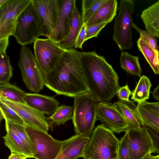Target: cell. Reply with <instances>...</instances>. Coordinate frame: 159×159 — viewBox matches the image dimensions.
I'll list each match as a JSON object with an SVG mask.
<instances>
[{"instance_id":"cell-1","label":"cell","mask_w":159,"mask_h":159,"mask_svg":"<svg viewBox=\"0 0 159 159\" xmlns=\"http://www.w3.org/2000/svg\"><path fill=\"white\" fill-rule=\"evenodd\" d=\"M80 60L89 92L99 102H109L120 87L117 74L95 51L80 52Z\"/></svg>"},{"instance_id":"cell-2","label":"cell","mask_w":159,"mask_h":159,"mask_svg":"<svg viewBox=\"0 0 159 159\" xmlns=\"http://www.w3.org/2000/svg\"><path fill=\"white\" fill-rule=\"evenodd\" d=\"M80 52L66 50L54 70L44 77L45 85L59 95L74 98L89 92L80 60Z\"/></svg>"},{"instance_id":"cell-3","label":"cell","mask_w":159,"mask_h":159,"mask_svg":"<svg viewBox=\"0 0 159 159\" xmlns=\"http://www.w3.org/2000/svg\"><path fill=\"white\" fill-rule=\"evenodd\" d=\"M74 98L72 120L76 134L90 137L96 120L99 102L89 92Z\"/></svg>"},{"instance_id":"cell-4","label":"cell","mask_w":159,"mask_h":159,"mask_svg":"<svg viewBox=\"0 0 159 159\" xmlns=\"http://www.w3.org/2000/svg\"><path fill=\"white\" fill-rule=\"evenodd\" d=\"M120 140L113 133L102 124L98 125L86 146L84 159H118Z\"/></svg>"},{"instance_id":"cell-5","label":"cell","mask_w":159,"mask_h":159,"mask_svg":"<svg viewBox=\"0 0 159 159\" xmlns=\"http://www.w3.org/2000/svg\"><path fill=\"white\" fill-rule=\"evenodd\" d=\"M134 6L133 0H121L119 14L115 18L112 39L122 51L130 50L133 47L132 29L134 22L132 16Z\"/></svg>"},{"instance_id":"cell-6","label":"cell","mask_w":159,"mask_h":159,"mask_svg":"<svg viewBox=\"0 0 159 159\" xmlns=\"http://www.w3.org/2000/svg\"><path fill=\"white\" fill-rule=\"evenodd\" d=\"M41 35L40 22L32 0L19 16L13 36L22 46L34 43Z\"/></svg>"},{"instance_id":"cell-7","label":"cell","mask_w":159,"mask_h":159,"mask_svg":"<svg viewBox=\"0 0 159 159\" xmlns=\"http://www.w3.org/2000/svg\"><path fill=\"white\" fill-rule=\"evenodd\" d=\"M34 56L43 77L55 69L66 50L50 39L38 38L34 43Z\"/></svg>"},{"instance_id":"cell-8","label":"cell","mask_w":159,"mask_h":159,"mask_svg":"<svg viewBox=\"0 0 159 159\" xmlns=\"http://www.w3.org/2000/svg\"><path fill=\"white\" fill-rule=\"evenodd\" d=\"M18 66L22 80L29 90L38 92L43 89L45 83L42 73L34 55L26 46L20 48Z\"/></svg>"},{"instance_id":"cell-9","label":"cell","mask_w":159,"mask_h":159,"mask_svg":"<svg viewBox=\"0 0 159 159\" xmlns=\"http://www.w3.org/2000/svg\"><path fill=\"white\" fill-rule=\"evenodd\" d=\"M32 144L33 157L36 159H56L62 148L61 141L53 138L48 133L26 126Z\"/></svg>"},{"instance_id":"cell-10","label":"cell","mask_w":159,"mask_h":159,"mask_svg":"<svg viewBox=\"0 0 159 159\" xmlns=\"http://www.w3.org/2000/svg\"><path fill=\"white\" fill-rule=\"evenodd\" d=\"M40 22L42 35L52 39L61 4V0H33Z\"/></svg>"},{"instance_id":"cell-11","label":"cell","mask_w":159,"mask_h":159,"mask_svg":"<svg viewBox=\"0 0 159 159\" xmlns=\"http://www.w3.org/2000/svg\"><path fill=\"white\" fill-rule=\"evenodd\" d=\"M32 0H8L0 7V39L13 35L20 14Z\"/></svg>"},{"instance_id":"cell-12","label":"cell","mask_w":159,"mask_h":159,"mask_svg":"<svg viewBox=\"0 0 159 159\" xmlns=\"http://www.w3.org/2000/svg\"><path fill=\"white\" fill-rule=\"evenodd\" d=\"M96 120L100 121L102 125L113 133L120 134L129 129L128 124L116 102H99Z\"/></svg>"},{"instance_id":"cell-13","label":"cell","mask_w":159,"mask_h":159,"mask_svg":"<svg viewBox=\"0 0 159 159\" xmlns=\"http://www.w3.org/2000/svg\"><path fill=\"white\" fill-rule=\"evenodd\" d=\"M0 101L15 111L26 126L48 133L49 126L44 114L25 103L13 102L1 97Z\"/></svg>"},{"instance_id":"cell-14","label":"cell","mask_w":159,"mask_h":159,"mask_svg":"<svg viewBox=\"0 0 159 159\" xmlns=\"http://www.w3.org/2000/svg\"><path fill=\"white\" fill-rule=\"evenodd\" d=\"M127 131L131 159H141L149 153H151L152 142L143 127Z\"/></svg>"},{"instance_id":"cell-15","label":"cell","mask_w":159,"mask_h":159,"mask_svg":"<svg viewBox=\"0 0 159 159\" xmlns=\"http://www.w3.org/2000/svg\"><path fill=\"white\" fill-rule=\"evenodd\" d=\"M75 0H61L55 31L52 39L59 43L67 36L69 30Z\"/></svg>"},{"instance_id":"cell-16","label":"cell","mask_w":159,"mask_h":159,"mask_svg":"<svg viewBox=\"0 0 159 159\" xmlns=\"http://www.w3.org/2000/svg\"><path fill=\"white\" fill-rule=\"evenodd\" d=\"M90 138L76 134L61 141V149L56 159H77L82 157Z\"/></svg>"},{"instance_id":"cell-17","label":"cell","mask_w":159,"mask_h":159,"mask_svg":"<svg viewBox=\"0 0 159 159\" xmlns=\"http://www.w3.org/2000/svg\"><path fill=\"white\" fill-rule=\"evenodd\" d=\"M25 103L44 114L51 116L60 106L54 97L37 93H26Z\"/></svg>"},{"instance_id":"cell-18","label":"cell","mask_w":159,"mask_h":159,"mask_svg":"<svg viewBox=\"0 0 159 159\" xmlns=\"http://www.w3.org/2000/svg\"><path fill=\"white\" fill-rule=\"evenodd\" d=\"M117 10V1L107 0L87 22L86 26L110 23L116 15Z\"/></svg>"},{"instance_id":"cell-19","label":"cell","mask_w":159,"mask_h":159,"mask_svg":"<svg viewBox=\"0 0 159 159\" xmlns=\"http://www.w3.org/2000/svg\"><path fill=\"white\" fill-rule=\"evenodd\" d=\"M83 24L81 16L75 5L73 10L68 34L64 39L58 43L65 50L74 48Z\"/></svg>"},{"instance_id":"cell-20","label":"cell","mask_w":159,"mask_h":159,"mask_svg":"<svg viewBox=\"0 0 159 159\" xmlns=\"http://www.w3.org/2000/svg\"><path fill=\"white\" fill-rule=\"evenodd\" d=\"M141 18L146 30L159 38V0L143 10Z\"/></svg>"},{"instance_id":"cell-21","label":"cell","mask_w":159,"mask_h":159,"mask_svg":"<svg viewBox=\"0 0 159 159\" xmlns=\"http://www.w3.org/2000/svg\"><path fill=\"white\" fill-rule=\"evenodd\" d=\"M116 102L128 124L129 130L142 127L137 112V106L133 101L119 100Z\"/></svg>"},{"instance_id":"cell-22","label":"cell","mask_w":159,"mask_h":159,"mask_svg":"<svg viewBox=\"0 0 159 159\" xmlns=\"http://www.w3.org/2000/svg\"><path fill=\"white\" fill-rule=\"evenodd\" d=\"M6 134L2 137L6 146L11 153H15L24 156L27 158L33 157V154L9 127L5 125Z\"/></svg>"},{"instance_id":"cell-23","label":"cell","mask_w":159,"mask_h":159,"mask_svg":"<svg viewBox=\"0 0 159 159\" xmlns=\"http://www.w3.org/2000/svg\"><path fill=\"white\" fill-rule=\"evenodd\" d=\"M139 58V56H134L126 52L122 51L120 58V66L128 73L140 77L143 71Z\"/></svg>"},{"instance_id":"cell-24","label":"cell","mask_w":159,"mask_h":159,"mask_svg":"<svg viewBox=\"0 0 159 159\" xmlns=\"http://www.w3.org/2000/svg\"><path fill=\"white\" fill-rule=\"evenodd\" d=\"M152 86L149 79L143 75L140 78L133 91L131 99L141 104L146 101L150 96V89Z\"/></svg>"},{"instance_id":"cell-25","label":"cell","mask_w":159,"mask_h":159,"mask_svg":"<svg viewBox=\"0 0 159 159\" xmlns=\"http://www.w3.org/2000/svg\"><path fill=\"white\" fill-rule=\"evenodd\" d=\"M139 51L141 52L155 74H159V56L140 38L136 41Z\"/></svg>"},{"instance_id":"cell-26","label":"cell","mask_w":159,"mask_h":159,"mask_svg":"<svg viewBox=\"0 0 159 159\" xmlns=\"http://www.w3.org/2000/svg\"><path fill=\"white\" fill-rule=\"evenodd\" d=\"M25 94L20 88L9 83L0 84V97L9 101L25 103L24 98Z\"/></svg>"},{"instance_id":"cell-27","label":"cell","mask_w":159,"mask_h":159,"mask_svg":"<svg viewBox=\"0 0 159 159\" xmlns=\"http://www.w3.org/2000/svg\"><path fill=\"white\" fill-rule=\"evenodd\" d=\"M73 111V106L63 104L60 106L51 116L46 117V119L49 125H64L67 121L72 119Z\"/></svg>"},{"instance_id":"cell-28","label":"cell","mask_w":159,"mask_h":159,"mask_svg":"<svg viewBox=\"0 0 159 159\" xmlns=\"http://www.w3.org/2000/svg\"><path fill=\"white\" fill-rule=\"evenodd\" d=\"M12 75L9 57L6 53L0 54V84L9 83Z\"/></svg>"},{"instance_id":"cell-29","label":"cell","mask_w":159,"mask_h":159,"mask_svg":"<svg viewBox=\"0 0 159 159\" xmlns=\"http://www.w3.org/2000/svg\"><path fill=\"white\" fill-rule=\"evenodd\" d=\"M137 112L139 119L159 131V117L152 111L143 108L139 104Z\"/></svg>"},{"instance_id":"cell-30","label":"cell","mask_w":159,"mask_h":159,"mask_svg":"<svg viewBox=\"0 0 159 159\" xmlns=\"http://www.w3.org/2000/svg\"><path fill=\"white\" fill-rule=\"evenodd\" d=\"M5 125L11 129L33 152L31 143L26 132V126L10 120H5Z\"/></svg>"},{"instance_id":"cell-31","label":"cell","mask_w":159,"mask_h":159,"mask_svg":"<svg viewBox=\"0 0 159 159\" xmlns=\"http://www.w3.org/2000/svg\"><path fill=\"white\" fill-rule=\"evenodd\" d=\"M0 121L4 119L25 125L20 117L13 110L0 101Z\"/></svg>"},{"instance_id":"cell-32","label":"cell","mask_w":159,"mask_h":159,"mask_svg":"<svg viewBox=\"0 0 159 159\" xmlns=\"http://www.w3.org/2000/svg\"><path fill=\"white\" fill-rule=\"evenodd\" d=\"M140 120L142 127L151 140L152 144L151 153L159 155V131L142 121Z\"/></svg>"},{"instance_id":"cell-33","label":"cell","mask_w":159,"mask_h":159,"mask_svg":"<svg viewBox=\"0 0 159 159\" xmlns=\"http://www.w3.org/2000/svg\"><path fill=\"white\" fill-rule=\"evenodd\" d=\"M133 27L139 34V38L159 56V47L157 45V40L156 37L147 30H143L139 28L134 23Z\"/></svg>"},{"instance_id":"cell-34","label":"cell","mask_w":159,"mask_h":159,"mask_svg":"<svg viewBox=\"0 0 159 159\" xmlns=\"http://www.w3.org/2000/svg\"><path fill=\"white\" fill-rule=\"evenodd\" d=\"M118 159H131L128 145L127 131L120 140L118 151Z\"/></svg>"},{"instance_id":"cell-35","label":"cell","mask_w":159,"mask_h":159,"mask_svg":"<svg viewBox=\"0 0 159 159\" xmlns=\"http://www.w3.org/2000/svg\"><path fill=\"white\" fill-rule=\"evenodd\" d=\"M107 0H96L90 8L84 12L82 13L81 18L83 24H85L100 7Z\"/></svg>"},{"instance_id":"cell-36","label":"cell","mask_w":159,"mask_h":159,"mask_svg":"<svg viewBox=\"0 0 159 159\" xmlns=\"http://www.w3.org/2000/svg\"><path fill=\"white\" fill-rule=\"evenodd\" d=\"M108 23H104L99 24L92 25L86 27V35L85 41L94 37H97L100 32Z\"/></svg>"},{"instance_id":"cell-37","label":"cell","mask_w":159,"mask_h":159,"mask_svg":"<svg viewBox=\"0 0 159 159\" xmlns=\"http://www.w3.org/2000/svg\"><path fill=\"white\" fill-rule=\"evenodd\" d=\"M132 92L130 90L127 84L120 87L117 91L116 95L120 100L129 101V97L132 94Z\"/></svg>"},{"instance_id":"cell-38","label":"cell","mask_w":159,"mask_h":159,"mask_svg":"<svg viewBox=\"0 0 159 159\" xmlns=\"http://www.w3.org/2000/svg\"><path fill=\"white\" fill-rule=\"evenodd\" d=\"M139 104L141 107L152 111L159 117V102H151L146 101Z\"/></svg>"},{"instance_id":"cell-39","label":"cell","mask_w":159,"mask_h":159,"mask_svg":"<svg viewBox=\"0 0 159 159\" xmlns=\"http://www.w3.org/2000/svg\"><path fill=\"white\" fill-rule=\"evenodd\" d=\"M86 27L85 24H83L82 27L77 37L75 48L82 49L83 44L85 41L86 35Z\"/></svg>"},{"instance_id":"cell-40","label":"cell","mask_w":159,"mask_h":159,"mask_svg":"<svg viewBox=\"0 0 159 159\" xmlns=\"http://www.w3.org/2000/svg\"><path fill=\"white\" fill-rule=\"evenodd\" d=\"M9 37L7 36L0 39V54L6 53V50L9 44Z\"/></svg>"},{"instance_id":"cell-41","label":"cell","mask_w":159,"mask_h":159,"mask_svg":"<svg viewBox=\"0 0 159 159\" xmlns=\"http://www.w3.org/2000/svg\"><path fill=\"white\" fill-rule=\"evenodd\" d=\"M96 0H82V13L86 11L90 8Z\"/></svg>"},{"instance_id":"cell-42","label":"cell","mask_w":159,"mask_h":159,"mask_svg":"<svg viewBox=\"0 0 159 159\" xmlns=\"http://www.w3.org/2000/svg\"><path fill=\"white\" fill-rule=\"evenodd\" d=\"M25 156L18 153L11 152L8 159H26Z\"/></svg>"},{"instance_id":"cell-43","label":"cell","mask_w":159,"mask_h":159,"mask_svg":"<svg viewBox=\"0 0 159 159\" xmlns=\"http://www.w3.org/2000/svg\"><path fill=\"white\" fill-rule=\"evenodd\" d=\"M152 96L155 100H159V84L154 89Z\"/></svg>"},{"instance_id":"cell-44","label":"cell","mask_w":159,"mask_h":159,"mask_svg":"<svg viewBox=\"0 0 159 159\" xmlns=\"http://www.w3.org/2000/svg\"><path fill=\"white\" fill-rule=\"evenodd\" d=\"M141 159H159V155H153L149 153Z\"/></svg>"},{"instance_id":"cell-45","label":"cell","mask_w":159,"mask_h":159,"mask_svg":"<svg viewBox=\"0 0 159 159\" xmlns=\"http://www.w3.org/2000/svg\"><path fill=\"white\" fill-rule=\"evenodd\" d=\"M8 0H0V7L6 3Z\"/></svg>"}]
</instances>
